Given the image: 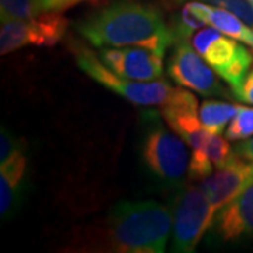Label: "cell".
I'll return each mask as SVG.
<instances>
[{
    "mask_svg": "<svg viewBox=\"0 0 253 253\" xmlns=\"http://www.w3.org/2000/svg\"><path fill=\"white\" fill-rule=\"evenodd\" d=\"M42 13V0H0L1 21L33 18Z\"/></svg>",
    "mask_w": 253,
    "mask_h": 253,
    "instance_id": "2e32d148",
    "label": "cell"
},
{
    "mask_svg": "<svg viewBox=\"0 0 253 253\" xmlns=\"http://www.w3.org/2000/svg\"><path fill=\"white\" fill-rule=\"evenodd\" d=\"M161 116L173 131L180 135L186 144L196 151L207 142L210 131H207L201 120L197 99L189 89L176 87L173 96L161 106Z\"/></svg>",
    "mask_w": 253,
    "mask_h": 253,
    "instance_id": "30bf717a",
    "label": "cell"
},
{
    "mask_svg": "<svg viewBox=\"0 0 253 253\" xmlns=\"http://www.w3.org/2000/svg\"><path fill=\"white\" fill-rule=\"evenodd\" d=\"M172 229L168 206L155 200L121 201L107 217V245L114 252L162 253Z\"/></svg>",
    "mask_w": 253,
    "mask_h": 253,
    "instance_id": "7a4b0ae2",
    "label": "cell"
},
{
    "mask_svg": "<svg viewBox=\"0 0 253 253\" xmlns=\"http://www.w3.org/2000/svg\"><path fill=\"white\" fill-rule=\"evenodd\" d=\"M99 56L109 69L128 81L154 82L162 78L163 56L142 46H106L100 49Z\"/></svg>",
    "mask_w": 253,
    "mask_h": 253,
    "instance_id": "9c48e42d",
    "label": "cell"
},
{
    "mask_svg": "<svg viewBox=\"0 0 253 253\" xmlns=\"http://www.w3.org/2000/svg\"><path fill=\"white\" fill-rule=\"evenodd\" d=\"M76 63L81 71L97 82L103 87L124 97L126 101L138 106H163L173 96L176 87H172L166 81L136 82L128 81L109 69L101 62L99 55L86 46L75 51Z\"/></svg>",
    "mask_w": 253,
    "mask_h": 253,
    "instance_id": "5b68a950",
    "label": "cell"
},
{
    "mask_svg": "<svg viewBox=\"0 0 253 253\" xmlns=\"http://www.w3.org/2000/svg\"><path fill=\"white\" fill-rule=\"evenodd\" d=\"M191 44L211 69L229 84L232 93H235L252 68V52L242 42L211 26L197 30L191 38Z\"/></svg>",
    "mask_w": 253,
    "mask_h": 253,
    "instance_id": "277c9868",
    "label": "cell"
},
{
    "mask_svg": "<svg viewBox=\"0 0 253 253\" xmlns=\"http://www.w3.org/2000/svg\"><path fill=\"white\" fill-rule=\"evenodd\" d=\"M87 1H96V0H42V7H44V11L63 13L78 4L87 3Z\"/></svg>",
    "mask_w": 253,
    "mask_h": 253,
    "instance_id": "44dd1931",
    "label": "cell"
},
{
    "mask_svg": "<svg viewBox=\"0 0 253 253\" xmlns=\"http://www.w3.org/2000/svg\"><path fill=\"white\" fill-rule=\"evenodd\" d=\"M173 244L176 253H191L212 226L215 211L201 186H180L172 204Z\"/></svg>",
    "mask_w": 253,
    "mask_h": 253,
    "instance_id": "8992f818",
    "label": "cell"
},
{
    "mask_svg": "<svg viewBox=\"0 0 253 253\" xmlns=\"http://www.w3.org/2000/svg\"><path fill=\"white\" fill-rule=\"evenodd\" d=\"M246 1H248V3L251 4V7H252V9H253V0H246Z\"/></svg>",
    "mask_w": 253,
    "mask_h": 253,
    "instance_id": "603a6c76",
    "label": "cell"
},
{
    "mask_svg": "<svg viewBox=\"0 0 253 253\" xmlns=\"http://www.w3.org/2000/svg\"><path fill=\"white\" fill-rule=\"evenodd\" d=\"M253 163L234 155L229 162L215 169L203 179L200 186L204 190L215 214L241 193L246 183L252 179Z\"/></svg>",
    "mask_w": 253,
    "mask_h": 253,
    "instance_id": "7c38bea8",
    "label": "cell"
},
{
    "mask_svg": "<svg viewBox=\"0 0 253 253\" xmlns=\"http://www.w3.org/2000/svg\"><path fill=\"white\" fill-rule=\"evenodd\" d=\"M234 96L239 101H244V103H248V104L253 106V65L252 68L249 69V72L246 73V76H245L241 86H239V89L234 93Z\"/></svg>",
    "mask_w": 253,
    "mask_h": 253,
    "instance_id": "ffe728a7",
    "label": "cell"
},
{
    "mask_svg": "<svg viewBox=\"0 0 253 253\" xmlns=\"http://www.w3.org/2000/svg\"><path fill=\"white\" fill-rule=\"evenodd\" d=\"M241 107L242 106L218 100H206L200 107V120L207 131L221 134Z\"/></svg>",
    "mask_w": 253,
    "mask_h": 253,
    "instance_id": "9a60e30c",
    "label": "cell"
},
{
    "mask_svg": "<svg viewBox=\"0 0 253 253\" xmlns=\"http://www.w3.org/2000/svg\"><path fill=\"white\" fill-rule=\"evenodd\" d=\"M168 73L179 86L201 96H226L217 73L203 59L187 38H177L174 41V48L168 62Z\"/></svg>",
    "mask_w": 253,
    "mask_h": 253,
    "instance_id": "ba28073f",
    "label": "cell"
},
{
    "mask_svg": "<svg viewBox=\"0 0 253 253\" xmlns=\"http://www.w3.org/2000/svg\"><path fill=\"white\" fill-rule=\"evenodd\" d=\"M218 242L235 244L253 238V176L241 193L221 208L212 222Z\"/></svg>",
    "mask_w": 253,
    "mask_h": 253,
    "instance_id": "8fae6325",
    "label": "cell"
},
{
    "mask_svg": "<svg viewBox=\"0 0 253 253\" xmlns=\"http://www.w3.org/2000/svg\"><path fill=\"white\" fill-rule=\"evenodd\" d=\"M27 173V156L24 146L0 163V215L9 218L21 201Z\"/></svg>",
    "mask_w": 253,
    "mask_h": 253,
    "instance_id": "4fadbf2b",
    "label": "cell"
},
{
    "mask_svg": "<svg viewBox=\"0 0 253 253\" xmlns=\"http://www.w3.org/2000/svg\"><path fill=\"white\" fill-rule=\"evenodd\" d=\"M68 18L62 13L44 11L33 18L1 21L0 55H9L24 46H54L68 30Z\"/></svg>",
    "mask_w": 253,
    "mask_h": 253,
    "instance_id": "52a82bcc",
    "label": "cell"
},
{
    "mask_svg": "<svg viewBox=\"0 0 253 253\" xmlns=\"http://www.w3.org/2000/svg\"><path fill=\"white\" fill-rule=\"evenodd\" d=\"M253 135V107H245L235 114L228 124L225 136L229 141H244Z\"/></svg>",
    "mask_w": 253,
    "mask_h": 253,
    "instance_id": "e0dca14e",
    "label": "cell"
},
{
    "mask_svg": "<svg viewBox=\"0 0 253 253\" xmlns=\"http://www.w3.org/2000/svg\"><path fill=\"white\" fill-rule=\"evenodd\" d=\"M78 31L97 48L142 46L163 56L174 44L161 10L142 0H116L84 18Z\"/></svg>",
    "mask_w": 253,
    "mask_h": 253,
    "instance_id": "6da1fadb",
    "label": "cell"
},
{
    "mask_svg": "<svg viewBox=\"0 0 253 253\" xmlns=\"http://www.w3.org/2000/svg\"><path fill=\"white\" fill-rule=\"evenodd\" d=\"M24 145L20 144V141L10 134L9 129L1 126L0 134V163L7 161L11 155H14L18 149H21Z\"/></svg>",
    "mask_w": 253,
    "mask_h": 253,
    "instance_id": "d6986e66",
    "label": "cell"
},
{
    "mask_svg": "<svg viewBox=\"0 0 253 253\" xmlns=\"http://www.w3.org/2000/svg\"><path fill=\"white\" fill-rule=\"evenodd\" d=\"M142 124L141 161L145 170L165 187L183 186L189 173V145L163 124L158 111H146Z\"/></svg>",
    "mask_w": 253,
    "mask_h": 253,
    "instance_id": "3957f363",
    "label": "cell"
},
{
    "mask_svg": "<svg viewBox=\"0 0 253 253\" xmlns=\"http://www.w3.org/2000/svg\"><path fill=\"white\" fill-rule=\"evenodd\" d=\"M177 1H186V0H177ZM190 1H201L211 6L229 10L253 27V9L246 0H190Z\"/></svg>",
    "mask_w": 253,
    "mask_h": 253,
    "instance_id": "ac0fdd59",
    "label": "cell"
},
{
    "mask_svg": "<svg viewBox=\"0 0 253 253\" xmlns=\"http://www.w3.org/2000/svg\"><path fill=\"white\" fill-rule=\"evenodd\" d=\"M235 154L242 159L253 163V136L244 139L235 146Z\"/></svg>",
    "mask_w": 253,
    "mask_h": 253,
    "instance_id": "7402d4cb",
    "label": "cell"
},
{
    "mask_svg": "<svg viewBox=\"0 0 253 253\" xmlns=\"http://www.w3.org/2000/svg\"><path fill=\"white\" fill-rule=\"evenodd\" d=\"M186 7L201 18L207 26L217 28L222 34L253 49V27L245 23L235 13L201 1H187Z\"/></svg>",
    "mask_w": 253,
    "mask_h": 253,
    "instance_id": "5bb4252c",
    "label": "cell"
}]
</instances>
